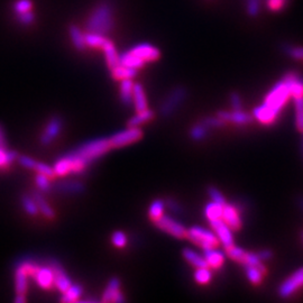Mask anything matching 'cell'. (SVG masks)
Instances as JSON below:
<instances>
[{
	"instance_id": "22",
	"label": "cell",
	"mask_w": 303,
	"mask_h": 303,
	"mask_svg": "<svg viewBox=\"0 0 303 303\" xmlns=\"http://www.w3.org/2000/svg\"><path fill=\"white\" fill-rule=\"evenodd\" d=\"M101 49L104 50L106 62L110 70L117 67L118 64H120L119 63V54H118L115 45L112 44V42L110 39H107V42L104 44V46L101 47Z\"/></svg>"
},
{
	"instance_id": "36",
	"label": "cell",
	"mask_w": 303,
	"mask_h": 303,
	"mask_svg": "<svg viewBox=\"0 0 303 303\" xmlns=\"http://www.w3.org/2000/svg\"><path fill=\"white\" fill-rule=\"evenodd\" d=\"M22 205L25 211L28 213L29 216H37L38 215V207L36 201L33 198V195L24 194L22 197Z\"/></svg>"
},
{
	"instance_id": "1",
	"label": "cell",
	"mask_w": 303,
	"mask_h": 303,
	"mask_svg": "<svg viewBox=\"0 0 303 303\" xmlns=\"http://www.w3.org/2000/svg\"><path fill=\"white\" fill-rule=\"evenodd\" d=\"M112 25H114V18H112L111 6L107 3H101L92 10L90 17L88 18L87 31L88 33H96L105 36L111 31Z\"/></svg>"
},
{
	"instance_id": "14",
	"label": "cell",
	"mask_w": 303,
	"mask_h": 303,
	"mask_svg": "<svg viewBox=\"0 0 303 303\" xmlns=\"http://www.w3.org/2000/svg\"><path fill=\"white\" fill-rule=\"evenodd\" d=\"M62 119L60 117L54 116L47 123L46 127L44 129L43 134L41 136V144L42 145H49L53 142V139L56 138L58 134L61 133L62 129Z\"/></svg>"
},
{
	"instance_id": "39",
	"label": "cell",
	"mask_w": 303,
	"mask_h": 303,
	"mask_svg": "<svg viewBox=\"0 0 303 303\" xmlns=\"http://www.w3.org/2000/svg\"><path fill=\"white\" fill-rule=\"evenodd\" d=\"M226 254H227V256L230 259L236 260V262L243 264L244 259H245L246 251L245 249H243L241 247L236 246L234 244V245H231L229 247H226Z\"/></svg>"
},
{
	"instance_id": "32",
	"label": "cell",
	"mask_w": 303,
	"mask_h": 303,
	"mask_svg": "<svg viewBox=\"0 0 303 303\" xmlns=\"http://www.w3.org/2000/svg\"><path fill=\"white\" fill-rule=\"evenodd\" d=\"M56 190L63 193H80L85 187L79 181H62L56 184Z\"/></svg>"
},
{
	"instance_id": "4",
	"label": "cell",
	"mask_w": 303,
	"mask_h": 303,
	"mask_svg": "<svg viewBox=\"0 0 303 303\" xmlns=\"http://www.w3.org/2000/svg\"><path fill=\"white\" fill-rule=\"evenodd\" d=\"M290 99V92L287 85L283 81L277 82L276 85L271 89V91L266 94L264 103L267 107L274 110L277 114L283 109Z\"/></svg>"
},
{
	"instance_id": "31",
	"label": "cell",
	"mask_w": 303,
	"mask_h": 303,
	"mask_svg": "<svg viewBox=\"0 0 303 303\" xmlns=\"http://www.w3.org/2000/svg\"><path fill=\"white\" fill-rule=\"evenodd\" d=\"M69 34H70V38L72 41V44L76 50L82 51L86 49V38H85V34L81 31V29L75 26V25H71L69 28Z\"/></svg>"
},
{
	"instance_id": "9",
	"label": "cell",
	"mask_w": 303,
	"mask_h": 303,
	"mask_svg": "<svg viewBox=\"0 0 303 303\" xmlns=\"http://www.w3.org/2000/svg\"><path fill=\"white\" fill-rule=\"evenodd\" d=\"M209 223L211 229L215 231L216 236L218 237L219 243L223 244L225 248L234 245L233 229H231L221 218L216 219V220H211Z\"/></svg>"
},
{
	"instance_id": "41",
	"label": "cell",
	"mask_w": 303,
	"mask_h": 303,
	"mask_svg": "<svg viewBox=\"0 0 303 303\" xmlns=\"http://www.w3.org/2000/svg\"><path fill=\"white\" fill-rule=\"evenodd\" d=\"M282 51L293 60L303 61V46H293L290 44L282 45Z\"/></svg>"
},
{
	"instance_id": "57",
	"label": "cell",
	"mask_w": 303,
	"mask_h": 303,
	"mask_svg": "<svg viewBox=\"0 0 303 303\" xmlns=\"http://www.w3.org/2000/svg\"><path fill=\"white\" fill-rule=\"evenodd\" d=\"M298 204H299V207H300L301 209L303 210V197H299V199H298Z\"/></svg>"
},
{
	"instance_id": "21",
	"label": "cell",
	"mask_w": 303,
	"mask_h": 303,
	"mask_svg": "<svg viewBox=\"0 0 303 303\" xmlns=\"http://www.w3.org/2000/svg\"><path fill=\"white\" fill-rule=\"evenodd\" d=\"M133 104L136 112L147 109V98L144 88L140 83H134L133 87Z\"/></svg>"
},
{
	"instance_id": "38",
	"label": "cell",
	"mask_w": 303,
	"mask_h": 303,
	"mask_svg": "<svg viewBox=\"0 0 303 303\" xmlns=\"http://www.w3.org/2000/svg\"><path fill=\"white\" fill-rule=\"evenodd\" d=\"M86 38V45L94 47V49H101L104 46V44L107 42V39L104 35L96 34V33H87L85 35Z\"/></svg>"
},
{
	"instance_id": "45",
	"label": "cell",
	"mask_w": 303,
	"mask_h": 303,
	"mask_svg": "<svg viewBox=\"0 0 303 303\" xmlns=\"http://www.w3.org/2000/svg\"><path fill=\"white\" fill-rule=\"evenodd\" d=\"M201 124H204L207 128H220L224 127L226 124L221 118H219L218 116L216 117H206L201 120Z\"/></svg>"
},
{
	"instance_id": "18",
	"label": "cell",
	"mask_w": 303,
	"mask_h": 303,
	"mask_svg": "<svg viewBox=\"0 0 303 303\" xmlns=\"http://www.w3.org/2000/svg\"><path fill=\"white\" fill-rule=\"evenodd\" d=\"M33 278L37 283L38 287L44 290H50L51 288L54 287V272H53L50 265H39L37 271L35 272Z\"/></svg>"
},
{
	"instance_id": "56",
	"label": "cell",
	"mask_w": 303,
	"mask_h": 303,
	"mask_svg": "<svg viewBox=\"0 0 303 303\" xmlns=\"http://www.w3.org/2000/svg\"><path fill=\"white\" fill-rule=\"evenodd\" d=\"M15 302L16 303H25L26 302V296L24 294H16Z\"/></svg>"
},
{
	"instance_id": "53",
	"label": "cell",
	"mask_w": 303,
	"mask_h": 303,
	"mask_svg": "<svg viewBox=\"0 0 303 303\" xmlns=\"http://www.w3.org/2000/svg\"><path fill=\"white\" fill-rule=\"evenodd\" d=\"M165 206H168L169 207V209L171 210V211H173L174 213H177V212H180L182 209H181V207H180V205L177 204L176 201H174L173 199H168L165 201Z\"/></svg>"
},
{
	"instance_id": "17",
	"label": "cell",
	"mask_w": 303,
	"mask_h": 303,
	"mask_svg": "<svg viewBox=\"0 0 303 303\" xmlns=\"http://www.w3.org/2000/svg\"><path fill=\"white\" fill-rule=\"evenodd\" d=\"M221 219L233 230H239L243 226L239 210L235 205H224Z\"/></svg>"
},
{
	"instance_id": "55",
	"label": "cell",
	"mask_w": 303,
	"mask_h": 303,
	"mask_svg": "<svg viewBox=\"0 0 303 303\" xmlns=\"http://www.w3.org/2000/svg\"><path fill=\"white\" fill-rule=\"evenodd\" d=\"M6 145H7V143H6L5 132H4L3 126L0 125V147H6Z\"/></svg>"
},
{
	"instance_id": "28",
	"label": "cell",
	"mask_w": 303,
	"mask_h": 303,
	"mask_svg": "<svg viewBox=\"0 0 303 303\" xmlns=\"http://www.w3.org/2000/svg\"><path fill=\"white\" fill-rule=\"evenodd\" d=\"M154 116H155L154 111L150 110L148 108L146 110L137 111V112H136V115H134L128 120L127 125H128V127H139L140 125L151 122L154 118Z\"/></svg>"
},
{
	"instance_id": "24",
	"label": "cell",
	"mask_w": 303,
	"mask_h": 303,
	"mask_svg": "<svg viewBox=\"0 0 303 303\" xmlns=\"http://www.w3.org/2000/svg\"><path fill=\"white\" fill-rule=\"evenodd\" d=\"M182 255H183L184 259H186L190 265L195 267V269L208 266L204 255H200L199 253L193 251V249H191V248H184L183 252H182Z\"/></svg>"
},
{
	"instance_id": "23",
	"label": "cell",
	"mask_w": 303,
	"mask_h": 303,
	"mask_svg": "<svg viewBox=\"0 0 303 303\" xmlns=\"http://www.w3.org/2000/svg\"><path fill=\"white\" fill-rule=\"evenodd\" d=\"M15 290L16 294L26 295L28 290V275L21 265L15 271Z\"/></svg>"
},
{
	"instance_id": "58",
	"label": "cell",
	"mask_w": 303,
	"mask_h": 303,
	"mask_svg": "<svg viewBox=\"0 0 303 303\" xmlns=\"http://www.w3.org/2000/svg\"><path fill=\"white\" fill-rule=\"evenodd\" d=\"M301 237H302V240H303V233L301 234Z\"/></svg>"
},
{
	"instance_id": "8",
	"label": "cell",
	"mask_w": 303,
	"mask_h": 303,
	"mask_svg": "<svg viewBox=\"0 0 303 303\" xmlns=\"http://www.w3.org/2000/svg\"><path fill=\"white\" fill-rule=\"evenodd\" d=\"M154 224H155L158 229L175 237L177 239H182L187 235V229L184 228V226L170 216L163 215L162 217L156 219V220H154Z\"/></svg>"
},
{
	"instance_id": "29",
	"label": "cell",
	"mask_w": 303,
	"mask_h": 303,
	"mask_svg": "<svg viewBox=\"0 0 303 303\" xmlns=\"http://www.w3.org/2000/svg\"><path fill=\"white\" fill-rule=\"evenodd\" d=\"M82 294H83V288L81 287V285L72 283L63 292L61 301L65 302V303H73V302L79 301Z\"/></svg>"
},
{
	"instance_id": "33",
	"label": "cell",
	"mask_w": 303,
	"mask_h": 303,
	"mask_svg": "<svg viewBox=\"0 0 303 303\" xmlns=\"http://www.w3.org/2000/svg\"><path fill=\"white\" fill-rule=\"evenodd\" d=\"M223 207L221 205L216 204V202L210 201L205 208V216L208 220H216V219L221 218L223 216Z\"/></svg>"
},
{
	"instance_id": "19",
	"label": "cell",
	"mask_w": 303,
	"mask_h": 303,
	"mask_svg": "<svg viewBox=\"0 0 303 303\" xmlns=\"http://www.w3.org/2000/svg\"><path fill=\"white\" fill-rule=\"evenodd\" d=\"M278 114L275 112L273 109H271L270 107H267L265 104L260 105L253 111V117L254 119H256L260 124L263 125H272L274 124Z\"/></svg>"
},
{
	"instance_id": "30",
	"label": "cell",
	"mask_w": 303,
	"mask_h": 303,
	"mask_svg": "<svg viewBox=\"0 0 303 303\" xmlns=\"http://www.w3.org/2000/svg\"><path fill=\"white\" fill-rule=\"evenodd\" d=\"M133 87L134 83L132 79H126L120 81V88H119V93H120V100L123 104L126 106H129L133 104Z\"/></svg>"
},
{
	"instance_id": "46",
	"label": "cell",
	"mask_w": 303,
	"mask_h": 303,
	"mask_svg": "<svg viewBox=\"0 0 303 303\" xmlns=\"http://www.w3.org/2000/svg\"><path fill=\"white\" fill-rule=\"evenodd\" d=\"M35 182H36V186H37L38 190H41V191L47 192L51 189L50 177L45 174L37 173L36 177H35Z\"/></svg>"
},
{
	"instance_id": "34",
	"label": "cell",
	"mask_w": 303,
	"mask_h": 303,
	"mask_svg": "<svg viewBox=\"0 0 303 303\" xmlns=\"http://www.w3.org/2000/svg\"><path fill=\"white\" fill-rule=\"evenodd\" d=\"M244 269H245V273L248 281L252 284L258 285L262 283L263 275H264V273L262 271L258 270L257 267H254L251 265H244Z\"/></svg>"
},
{
	"instance_id": "26",
	"label": "cell",
	"mask_w": 303,
	"mask_h": 303,
	"mask_svg": "<svg viewBox=\"0 0 303 303\" xmlns=\"http://www.w3.org/2000/svg\"><path fill=\"white\" fill-rule=\"evenodd\" d=\"M33 198L35 199L38 207V210L41 211L42 215H43L47 219H54L55 218V212L53 210V208L49 205V202L45 200V198L37 191H33L32 193Z\"/></svg>"
},
{
	"instance_id": "3",
	"label": "cell",
	"mask_w": 303,
	"mask_h": 303,
	"mask_svg": "<svg viewBox=\"0 0 303 303\" xmlns=\"http://www.w3.org/2000/svg\"><path fill=\"white\" fill-rule=\"evenodd\" d=\"M186 237L189 240H191L195 245L199 246L202 251L218 247L219 244H220L215 231L212 229L200 227V226H194V227L188 229Z\"/></svg>"
},
{
	"instance_id": "27",
	"label": "cell",
	"mask_w": 303,
	"mask_h": 303,
	"mask_svg": "<svg viewBox=\"0 0 303 303\" xmlns=\"http://www.w3.org/2000/svg\"><path fill=\"white\" fill-rule=\"evenodd\" d=\"M119 63L125 65V67L133 68L136 70L142 69L145 64V62L143 61L142 58H139L137 55H135L134 53H132L130 51L125 52L119 55Z\"/></svg>"
},
{
	"instance_id": "54",
	"label": "cell",
	"mask_w": 303,
	"mask_h": 303,
	"mask_svg": "<svg viewBox=\"0 0 303 303\" xmlns=\"http://www.w3.org/2000/svg\"><path fill=\"white\" fill-rule=\"evenodd\" d=\"M257 254V256L259 257L260 260H263V262H265V260H269L273 257V252L271 251V249H262V251H259Z\"/></svg>"
},
{
	"instance_id": "15",
	"label": "cell",
	"mask_w": 303,
	"mask_h": 303,
	"mask_svg": "<svg viewBox=\"0 0 303 303\" xmlns=\"http://www.w3.org/2000/svg\"><path fill=\"white\" fill-rule=\"evenodd\" d=\"M130 52L134 53L135 55H137L139 58H142L145 63L146 62H155L157 61L159 56H161V52L157 47L151 45L150 43H140L138 45L134 46Z\"/></svg>"
},
{
	"instance_id": "44",
	"label": "cell",
	"mask_w": 303,
	"mask_h": 303,
	"mask_svg": "<svg viewBox=\"0 0 303 303\" xmlns=\"http://www.w3.org/2000/svg\"><path fill=\"white\" fill-rule=\"evenodd\" d=\"M32 2L31 0H17V2L14 4V10L15 13L18 15L28 13V11L32 10Z\"/></svg>"
},
{
	"instance_id": "13",
	"label": "cell",
	"mask_w": 303,
	"mask_h": 303,
	"mask_svg": "<svg viewBox=\"0 0 303 303\" xmlns=\"http://www.w3.org/2000/svg\"><path fill=\"white\" fill-rule=\"evenodd\" d=\"M125 296L120 292V281L119 278L117 277H112L109 280L108 284L103 293V299L101 301L103 302H116V303H120L124 302Z\"/></svg>"
},
{
	"instance_id": "12",
	"label": "cell",
	"mask_w": 303,
	"mask_h": 303,
	"mask_svg": "<svg viewBox=\"0 0 303 303\" xmlns=\"http://www.w3.org/2000/svg\"><path fill=\"white\" fill-rule=\"evenodd\" d=\"M282 81L287 85L291 98L298 99L303 97V78L300 74L288 72L283 76Z\"/></svg>"
},
{
	"instance_id": "35",
	"label": "cell",
	"mask_w": 303,
	"mask_h": 303,
	"mask_svg": "<svg viewBox=\"0 0 303 303\" xmlns=\"http://www.w3.org/2000/svg\"><path fill=\"white\" fill-rule=\"evenodd\" d=\"M165 202L163 200H154L150 208H148V216L152 219V220H156L159 217H162L164 215V210H165Z\"/></svg>"
},
{
	"instance_id": "16",
	"label": "cell",
	"mask_w": 303,
	"mask_h": 303,
	"mask_svg": "<svg viewBox=\"0 0 303 303\" xmlns=\"http://www.w3.org/2000/svg\"><path fill=\"white\" fill-rule=\"evenodd\" d=\"M17 159H18L19 164L22 166H24V168L34 170V171H36L37 173H41V174H45V175L49 176L50 179H52V177L55 176L54 170H53L52 166L47 165L45 163L37 162V161H35L34 158L29 157V156H25V155L17 156Z\"/></svg>"
},
{
	"instance_id": "50",
	"label": "cell",
	"mask_w": 303,
	"mask_h": 303,
	"mask_svg": "<svg viewBox=\"0 0 303 303\" xmlns=\"http://www.w3.org/2000/svg\"><path fill=\"white\" fill-rule=\"evenodd\" d=\"M288 0H266L267 8L272 11H278L284 8Z\"/></svg>"
},
{
	"instance_id": "5",
	"label": "cell",
	"mask_w": 303,
	"mask_h": 303,
	"mask_svg": "<svg viewBox=\"0 0 303 303\" xmlns=\"http://www.w3.org/2000/svg\"><path fill=\"white\" fill-rule=\"evenodd\" d=\"M187 98V90L184 87H176L172 90L162 103L161 115L164 117L171 116L183 104Z\"/></svg>"
},
{
	"instance_id": "37",
	"label": "cell",
	"mask_w": 303,
	"mask_h": 303,
	"mask_svg": "<svg viewBox=\"0 0 303 303\" xmlns=\"http://www.w3.org/2000/svg\"><path fill=\"white\" fill-rule=\"evenodd\" d=\"M212 278V272L210 267H199V269L195 270L194 272V280L200 285H206L210 283Z\"/></svg>"
},
{
	"instance_id": "52",
	"label": "cell",
	"mask_w": 303,
	"mask_h": 303,
	"mask_svg": "<svg viewBox=\"0 0 303 303\" xmlns=\"http://www.w3.org/2000/svg\"><path fill=\"white\" fill-rule=\"evenodd\" d=\"M17 17H18L19 22L22 24H24V25H29V24H32L34 22V19H35V16H34V14L32 13V11H28V13L18 15Z\"/></svg>"
},
{
	"instance_id": "11",
	"label": "cell",
	"mask_w": 303,
	"mask_h": 303,
	"mask_svg": "<svg viewBox=\"0 0 303 303\" xmlns=\"http://www.w3.org/2000/svg\"><path fill=\"white\" fill-rule=\"evenodd\" d=\"M47 265H50L53 272H54V287H56V289L63 293L64 291L72 284L70 276L68 275V273L65 272L60 262H57L56 259H50L49 262H47Z\"/></svg>"
},
{
	"instance_id": "2",
	"label": "cell",
	"mask_w": 303,
	"mask_h": 303,
	"mask_svg": "<svg viewBox=\"0 0 303 303\" xmlns=\"http://www.w3.org/2000/svg\"><path fill=\"white\" fill-rule=\"evenodd\" d=\"M110 148L112 147L110 145L109 138H96L80 145L71 153L88 166L89 164H91L96 159L108 153Z\"/></svg>"
},
{
	"instance_id": "51",
	"label": "cell",
	"mask_w": 303,
	"mask_h": 303,
	"mask_svg": "<svg viewBox=\"0 0 303 303\" xmlns=\"http://www.w3.org/2000/svg\"><path fill=\"white\" fill-rule=\"evenodd\" d=\"M229 100H230V105H231V107H233V109H236V110L241 109L243 103H241V98L238 93L237 92L230 93Z\"/></svg>"
},
{
	"instance_id": "7",
	"label": "cell",
	"mask_w": 303,
	"mask_h": 303,
	"mask_svg": "<svg viewBox=\"0 0 303 303\" xmlns=\"http://www.w3.org/2000/svg\"><path fill=\"white\" fill-rule=\"evenodd\" d=\"M143 137V130L139 127H128L122 132L114 134L109 138L112 148H119L138 142Z\"/></svg>"
},
{
	"instance_id": "47",
	"label": "cell",
	"mask_w": 303,
	"mask_h": 303,
	"mask_svg": "<svg viewBox=\"0 0 303 303\" xmlns=\"http://www.w3.org/2000/svg\"><path fill=\"white\" fill-rule=\"evenodd\" d=\"M208 194H209V197L211 199V201L216 202V204H219V205H226L227 204V201H226L224 194L219 191V190L215 187H209L208 188Z\"/></svg>"
},
{
	"instance_id": "49",
	"label": "cell",
	"mask_w": 303,
	"mask_h": 303,
	"mask_svg": "<svg viewBox=\"0 0 303 303\" xmlns=\"http://www.w3.org/2000/svg\"><path fill=\"white\" fill-rule=\"evenodd\" d=\"M246 10L251 17H256L260 11V0H246Z\"/></svg>"
},
{
	"instance_id": "6",
	"label": "cell",
	"mask_w": 303,
	"mask_h": 303,
	"mask_svg": "<svg viewBox=\"0 0 303 303\" xmlns=\"http://www.w3.org/2000/svg\"><path fill=\"white\" fill-rule=\"evenodd\" d=\"M303 288V267L293 272L287 280H284L277 289V294L281 299H289L296 291Z\"/></svg>"
},
{
	"instance_id": "10",
	"label": "cell",
	"mask_w": 303,
	"mask_h": 303,
	"mask_svg": "<svg viewBox=\"0 0 303 303\" xmlns=\"http://www.w3.org/2000/svg\"><path fill=\"white\" fill-rule=\"evenodd\" d=\"M217 116L219 118H221V119L225 123H231V124H235V125H248L251 124L254 120V117L253 115H249L248 112L243 111L241 109L239 110H220L217 112Z\"/></svg>"
},
{
	"instance_id": "48",
	"label": "cell",
	"mask_w": 303,
	"mask_h": 303,
	"mask_svg": "<svg viewBox=\"0 0 303 303\" xmlns=\"http://www.w3.org/2000/svg\"><path fill=\"white\" fill-rule=\"evenodd\" d=\"M111 243L118 248H123L127 245V236L123 231L117 230L111 236Z\"/></svg>"
},
{
	"instance_id": "42",
	"label": "cell",
	"mask_w": 303,
	"mask_h": 303,
	"mask_svg": "<svg viewBox=\"0 0 303 303\" xmlns=\"http://www.w3.org/2000/svg\"><path fill=\"white\" fill-rule=\"evenodd\" d=\"M295 106V127L303 133V97L294 99Z\"/></svg>"
},
{
	"instance_id": "25",
	"label": "cell",
	"mask_w": 303,
	"mask_h": 303,
	"mask_svg": "<svg viewBox=\"0 0 303 303\" xmlns=\"http://www.w3.org/2000/svg\"><path fill=\"white\" fill-rule=\"evenodd\" d=\"M112 78L117 81L126 80V79H134L137 75V70L133 68L125 67L123 64H118L117 67L111 69Z\"/></svg>"
},
{
	"instance_id": "43",
	"label": "cell",
	"mask_w": 303,
	"mask_h": 303,
	"mask_svg": "<svg viewBox=\"0 0 303 303\" xmlns=\"http://www.w3.org/2000/svg\"><path fill=\"white\" fill-rule=\"evenodd\" d=\"M208 135V128L205 126L204 124H197L190 130V136H191L192 139L194 140H202L206 138Z\"/></svg>"
},
{
	"instance_id": "40",
	"label": "cell",
	"mask_w": 303,
	"mask_h": 303,
	"mask_svg": "<svg viewBox=\"0 0 303 303\" xmlns=\"http://www.w3.org/2000/svg\"><path fill=\"white\" fill-rule=\"evenodd\" d=\"M243 265H251V266H254V267H257V269L262 271L264 274L266 273V267H265V265L263 263V260L259 259V257L257 256L256 253L246 252L245 259H244Z\"/></svg>"
},
{
	"instance_id": "20",
	"label": "cell",
	"mask_w": 303,
	"mask_h": 303,
	"mask_svg": "<svg viewBox=\"0 0 303 303\" xmlns=\"http://www.w3.org/2000/svg\"><path fill=\"white\" fill-rule=\"evenodd\" d=\"M204 257L206 259L208 267H210V269L213 270L220 269L225 263V253L221 252L220 249H218L217 247L204 251Z\"/></svg>"
}]
</instances>
